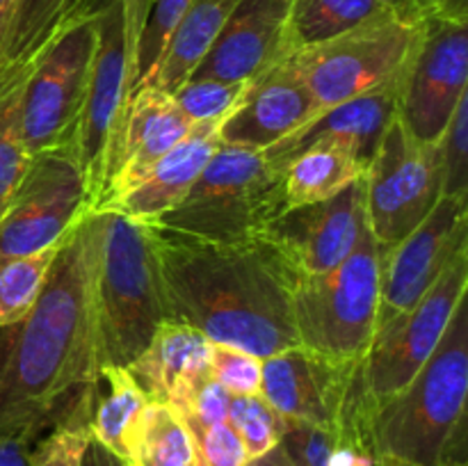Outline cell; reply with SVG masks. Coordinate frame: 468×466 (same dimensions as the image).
<instances>
[{
  "label": "cell",
  "mask_w": 468,
  "mask_h": 466,
  "mask_svg": "<svg viewBox=\"0 0 468 466\" xmlns=\"http://www.w3.org/2000/svg\"><path fill=\"white\" fill-rule=\"evenodd\" d=\"M99 210L59 240L39 300L16 324L0 327V439L35 443L55 425L90 418L99 375L94 279Z\"/></svg>",
  "instance_id": "6da1fadb"
},
{
  "label": "cell",
  "mask_w": 468,
  "mask_h": 466,
  "mask_svg": "<svg viewBox=\"0 0 468 466\" xmlns=\"http://www.w3.org/2000/svg\"><path fill=\"white\" fill-rule=\"evenodd\" d=\"M151 228L169 318L259 359L300 345L297 277L265 240L206 242Z\"/></svg>",
  "instance_id": "7a4b0ae2"
},
{
  "label": "cell",
  "mask_w": 468,
  "mask_h": 466,
  "mask_svg": "<svg viewBox=\"0 0 468 466\" xmlns=\"http://www.w3.org/2000/svg\"><path fill=\"white\" fill-rule=\"evenodd\" d=\"M468 309L452 315L423 368L405 388L366 416L368 446L378 457L441 466L466 461Z\"/></svg>",
  "instance_id": "3957f363"
},
{
  "label": "cell",
  "mask_w": 468,
  "mask_h": 466,
  "mask_svg": "<svg viewBox=\"0 0 468 466\" xmlns=\"http://www.w3.org/2000/svg\"><path fill=\"white\" fill-rule=\"evenodd\" d=\"M94 279L96 352L103 365L128 368L167 315L151 228L117 210H99Z\"/></svg>",
  "instance_id": "277c9868"
},
{
  "label": "cell",
  "mask_w": 468,
  "mask_h": 466,
  "mask_svg": "<svg viewBox=\"0 0 468 466\" xmlns=\"http://www.w3.org/2000/svg\"><path fill=\"white\" fill-rule=\"evenodd\" d=\"M283 210L282 169L263 151L219 144L186 199L151 227L206 242H245Z\"/></svg>",
  "instance_id": "5b68a950"
},
{
  "label": "cell",
  "mask_w": 468,
  "mask_h": 466,
  "mask_svg": "<svg viewBox=\"0 0 468 466\" xmlns=\"http://www.w3.org/2000/svg\"><path fill=\"white\" fill-rule=\"evenodd\" d=\"M384 247L366 228L359 245L332 272L297 279L292 320L302 347L361 364L378 332Z\"/></svg>",
  "instance_id": "8992f818"
},
{
  "label": "cell",
  "mask_w": 468,
  "mask_h": 466,
  "mask_svg": "<svg viewBox=\"0 0 468 466\" xmlns=\"http://www.w3.org/2000/svg\"><path fill=\"white\" fill-rule=\"evenodd\" d=\"M423 37V16L378 18L323 44L288 55L309 87L318 114L329 108L402 90Z\"/></svg>",
  "instance_id": "52a82bcc"
},
{
  "label": "cell",
  "mask_w": 468,
  "mask_h": 466,
  "mask_svg": "<svg viewBox=\"0 0 468 466\" xmlns=\"http://www.w3.org/2000/svg\"><path fill=\"white\" fill-rule=\"evenodd\" d=\"M96 9L69 23L32 62L21 87L18 131L27 154L76 144L96 53Z\"/></svg>",
  "instance_id": "ba28073f"
},
{
  "label": "cell",
  "mask_w": 468,
  "mask_h": 466,
  "mask_svg": "<svg viewBox=\"0 0 468 466\" xmlns=\"http://www.w3.org/2000/svg\"><path fill=\"white\" fill-rule=\"evenodd\" d=\"M468 249L462 251L439 281L388 323L379 324L359 364V387L366 416L414 379L437 350L452 315L466 300Z\"/></svg>",
  "instance_id": "9c48e42d"
},
{
  "label": "cell",
  "mask_w": 468,
  "mask_h": 466,
  "mask_svg": "<svg viewBox=\"0 0 468 466\" xmlns=\"http://www.w3.org/2000/svg\"><path fill=\"white\" fill-rule=\"evenodd\" d=\"M90 210V187L76 144L32 154L0 217V260L55 247Z\"/></svg>",
  "instance_id": "30bf717a"
},
{
  "label": "cell",
  "mask_w": 468,
  "mask_h": 466,
  "mask_svg": "<svg viewBox=\"0 0 468 466\" xmlns=\"http://www.w3.org/2000/svg\"><path fill=\"white\" fill-rule=\"evenodd\" d=\"M441 149L393 119L366 172V222L382 247L414 231L441 199Z\"/></svg>",
  "instance_id": "8fae6325"
},
{
  "label": "cell",
  "mask_w": 468,
  "mask_h": 466,
  "mask_svg": "<svg viewBox=\"0 0 468 466\" xmlns=\"http://www.w3.org/2000/svg\"><path fill=\"white\" fill-rule=\"evenodd\" d=\"M94 9L99 37L76 140L78 160L90 187L91 210H96L103 196L131 96V53L122 0H94Z\"/></svg>",
  "instance_id": "7c38bea8"
},
{
  "label": "cell",
  "mask_w": 468,
  "mask_h": 466,
  "mask_svg": "<svg viewBox=\"0 0 468 466\" xmlns=\"http://www.w3.org/2000/svg\"><path fill=\"white\" fill-rule=\"evenodd\" d=\"M468 94V21L423 16V37L400 91L398 117L420 142L439 144Z\"/></svg>",
  "instance_id": "4fadbf2b"
},
{
  "label": "cell",
  "mask_w": 468,
  "mask_h": 466,
  "mask_svg": "<svg viewBox=\"0 0 468 466\" xmlns=\"http://www.w3.org/2000/svg\"><path fill=\"white\" fill-rule=\"evenodd\" d=\"M366 222V176L318 204L283 210L265 227L268 242L297 279L336 270L359 245Z\"/></svg>",
  "instance_id": "5bb4252c"
},
{
  "label": "cell",
  "mask_w": 468,
  "mask_h": 466,
  "mask_svg": "<svg viewBox=\"0 0 468 466\" xmlns=\"http://www.w3.org/2000/svg\"><path fill=\"white\" fill-rule=\"evenodd\" d=\"M466 249L468 196H441L414 231L384 247L378 327L411 309Z\"/></svg>",
  "instance_id": "9a60e30c"
},
{
  "label": "cell",
  "mask_w": 468,
  "mask_h": 466,
  "mask_svg": "<svg viewBox=\"0 0 468 466\" xmlns=\"http://www.w3.org/2000/svg\"><path fill=\"white\" fill-rule=\"evenodd\" d=\"M359 375V364L295 345L263 359L261 396L283 420L336 432Z\"/></svg>",
  "instance_id": "2e32d148"
},
{
  "label": "cell",
  "mask_w": 468,
  "mask_h": 466,
  "mask_svg": "<svg viewBox=\"0 0 468 466\" xmlns=\"http://www.w3.org/2000/svg\"><path fill=\"white\" fill-rule=\"evenodd\" d=\"M291 5L292 0H238L190 78L247 82L286 59Z\"/></svg>",
  "instance_id": "e0dca14e"
},
{
  "label": "cell",
  "mask_w": 468,
  "mask_h": 466,
  "mask_svg": "<svg viewBox=\"0 0 468 466\" xmlns=\"http://www.w3.org/2000/svg\"><path fill=\"white\" fill-rule=\"evenodd\" d=\"M318 114L314 96L291 59H282L247 82L240 105L219 126V142L265 151Z\"/></svg>",
  "instance_id": "ac0fdd59"
},
{
  "label": "cell",
  "mask_w": 468,
  "mask_h": 466,
  "mask_svg": "<svg viewBox=\"0 0 468 466\" xmlns=\"http://www.w3.org/2000/svg\"><path fill=\"white\" fill-rule=\"evenodd\" d=\"M192 128L169 91L155 85L137 87L128 99L108 181L96 210L135 187Z\"/></svg>",
  "instance_id": "d6986e66"
},
{
  "label": "cell",
  "mask_w": 468,
  "mask_h": 466,
  "mask_svg": "<svg viewBox=\"0 0 468 466\" xmlns=\"http://www.w3.org/2000/svg\"><path fill=\"white\" fill-rule=\"evenodd\" d=\"M400 91L402 90H384L324 110L315 114L306 126L283 137L263 154L274 167L283 172V167L309 146L332 144L352 151L368 167L370 160L378 154L384 132L398 117Z\"/></svg>",
  "instance_id": "ffe728a7"
},
{
  "label": "cell",
  "mask_w": 468,
  "mask_h": 466,
  "mask_svg": "<svg viewBox=\"0 0 468 466\" xmlns=\"http://www.w3.org/2000/svg\"><path fill=\"white\" fill-rule=\"evenodd\" d=\"M219 126L222 122L197 123L135 187L108 201L99 210H117L133 222L146 224V227L158 222L163 215H167L186 199L199 174L222 144Z\"/></svg>",
  "instance_id": "44dd1931"
},
{
  "label": "cell",
  "mask_w": 468,
  "mask_h": 466,
  "mask_svg": "<svg viewBox=\"0 0 468 466\" xmlns=\"http://www.w3.org/2000/svg\"><path fill=\"white\" fill-rule=\"evenodd\" d=\"M210 343L199 329L176 318H165L149 345L126 370L151 402L169 405L186 384L208 373Z\"/></svg>",
  "instance_id": "7402d4cb"
},
{
  "label": "cell",
  "mask_w": 468,
  "mask_h": 466,
  "mask_svg": "<svg viewBox=\"0 0 468 466\" xmlns=\"http://www.w3.org/2000/svg\"><path fill=\"white\" fill-rule=\"evenodd\" d=\"M236 3L238 0H192L169 35L154 71L140 85H155L174 94L206 58Z\"/></svg>",
  "instance_id": "603a6c76"
},
{
  "label": "cell",
  "mask_w": 468,
  "mask_h": 466,
  "mask_svg": "<svg viewBox=\"0 0 468 466\" xmlns=\"http://www.w3.org/2000/svg\"><path fill=\"white\" fill-rule=\"evenodd\" d=\"M368 167L343 146L315 144L283 167L286 210L318 204L361 181Z\"/></svg>",
  "instance_id": "cb8c5ba5"
},
{
  "label": "cell",
  "mask_w": 468,
  "mask_h": 466,
  "mask_svg": "<svg viewBox=\"0 0 468 466\" xmlns=\"http://www.w3.org/2000/svg\"><path fill=\"white\" fill-rule=\"evenodd\" d=\"M149 396L122 365H103L91 391L90 434L117 457H126L128 439Z\"/></svg>",
  "instance_id": "d4e9b609"
},
{
  "label": "cell",
  "mask_w": 468,
  "mask_h": 466,
  "mask_svg": "<svg viewBox=\"0 0 468 466\" xmlns=\"http://www.w3.org/2000/svg\"><path fill=\"white\" fill-rule=\"evenodd\" d=\"M91 0H18L0 73L23 71L76 21Z\"/></svg>",
  "instance_id": "484cf974"
},
{
  "label": "cell",
  "mask_w": 468,
  "mask_h": 466,
  "mask_svg": "<svg viewBox=\"0 0 468 466\" xmlns=\"http://www.w3.org/2000/svg\"><path fill=\"white\" fill-rule=\"evenodd\" d=\"M393 14L398 12L384 0H292L288 48L295 53Z\"/></svg>",
  "instance_id": "4316f807"
},
{
  "label": "cell",
  "mask_w": 468,
  "mask_h": 466,
  "mask_svg": "<svg viewBox=\"0 0 468 466\" xmlns=\"http://www.w3.org/2000/svg\"><path fill=\"white\" fill-rule=\"evenodd\" d=\"M195 460V441L178 411L165 402H149L133 428L123 461L128 466H190Z\"/></svg>",
  "instance_id": "83f0119b"
},
{
  "label": "cell",
  "mask_w": 468,
  "mask_h": 466,
  "mask_svg": "<svg viewBox=\"0 0 468 466\" xmlns=\"http://www.w3.org/2000/svg\"><path fill=\"white\" fill-rule=\"evenodd\" d=\"M59 242L35 254L0 260V327L16 324L39 300Z\"/></svg>",
  "instance_id": "f1b7e54d"
},
{
  "label": "cell",
  "mask_w": 468,
  "mask_h": 466,
  "mask_svg": "<svg viewBox=\"0 0 468 466\" xmlns=\"http://www.w3.org/2000/svg\"><path fill=\"white\" fill-rule=\"evenodd\" d=\"M27 69L0 73V217L26 174L30 154L18 131V103Z\"/></svg>",
  "instance_id": "f546056e"
},
{
  "label": "cell",
  "mask_w": 468,
  "mask_h": 466,
  "mask_svg": "<svg viewBox=\"0 0 468 466\" xmlns=\"http://www.w3.org/2000/svg\"><path fill=\"white\" fill-rule=\"evenodd\" d=\"M227 420L240 437L250 461L274 450L282 443L283 428H286V420L265 402L261 393L231 396Z\"/></svg>",
  "instance_id": "4dcf8cb0"
},
{
  "label": "cell",
  "mask_w": 468,
  "mask_h": 466,
  "mask_svg": "<svg viewBox=\"0 0 468 466\" xmlns=\"http://www.w3.org/2000/svg\"><path fill=\"white\" fill-rule=\"evenodd\" d=\"M247 82L190 78L174 91L172 99L192 126L206 122H224L240 105L247 91Z\"/></svg>",
  "instance_id": "1f68e13d"
},
{
  "label": "cell",
  "mask_w": 468,
  "mask_h": 466,
  "mask_svg": "<svg viewBox=\"0 0 468 466\" xmlns=\"http://www.w3.org/2000/svg\"><path fill=\"white\" fill-rule=\"evenodd\" d=\"M192 0H146V14L144 23H142L140 39H137L135 59H133V73H131V91L135 90L140 82L149 78L154 71L155 62H158L160 53H163L165 44H167L169 35L181 21L186 9L190 7ZM131 99V96H128Z\"/></svg>",
  "instance_id": "d6a6232c"
},
{
  "label": "cell",
  "mask_w": 468,
  "mask_h": 466,
  "mask_svg": "<svg viewBox=\"0 0 468 466\" xmlns=\"http://www.w3.org/2000/svg\"><path fill=\"white\" fill-rule=\"evenodd\" d=\"M90 441V418H69L32 443L27 466H82Z\"/></svg>",
  "instance_id": "836d02e7"
},
{
  "label": "cell",
  "mask_w": 468,
  "mask_h": 466,
  "mask_svg": "<svg viewBox=\"0 0 468 466\" xmlns=\"http://www.w3.org/2000/svg\"><path fill=\"white\" fill-rule=\"evenodd\" d=\"M229 405H231V393L215 382L210 370L186 384L169 402V407L178 411L187 428L227 423Z\"/></svg>",
  "instance_id": "e575fe53"
},
{
  "label": "cell",
  "mask_w": 468,
  "mask_h": 466,
  "mask_svg": "<svg viewBox=\"0 0 468 466\" xmlns=\"http://www.w3.org/2000/svg\"><path fill=\"white\" fill-rule=\"evenodd\" d=\"M441 149V195L468 196V94L460 101L446 132L439 140Z\"/></svg>",
  "instance_id": "d590c367"
},
{
  "label": "cell",
  "mask_w": 468,
  "mask_h": 466,
  "mask_svg": "<svg viewBox=\"0 0 468 466\" xmlns=\"http://www.w3.org/2000/svg\"><path fill=\"white\" fill-rule=\"evenodd\" d=\"M261 368L263 359L233 345L210 343L208 370L219 387L231 396H256L261 393Z\"/></svg>",
  "instance_id": "8d00e7d4"
},
{
  "label": "cell",
  "mask_w": 468,
  "mask_h": 466,
  "mask_svg": "<svg viewBox=\"0 0 468 466\" xmlns=\"http://www.w3.org/2000/svg\"><path fill=\"white\" fill-rule=\"evenodd\" d=\"M195 441L197 460L201 466H247L245 446L236 429L227 423L206 425V428H187Z\"/></svg>",
  "instance_id": "74e56055"
},
{
  "label": "cell",
  "mask_w": 468,
  "mask_h": 466,
  "mask_svg": "<svg viewBox=\"0 0 468 466\" xmlns=\"http://www.w3.org/2000/svg\"><path fill=\"white\" fill-rule=\"evenodd\" d=\"M324 466H375V455L368 443L361 439L334 437V446Z\"/></svg>",
  "instance_id": "f35d334b"
},
{
  "label": "cell",
  "mask_w": 468,
  "mask_h": 466,
  "mask_svg": "<svg viewBox=\"0 0 468 466\" xmlns=\"http://www.w3.org/2000/svg\"><path fill=\"white\" fill-rule=\"evenodd\" d=\"M122 7H123V21H126V41H128V53H131V73H133V59H135L137 39H140L142 23H144L146 0H122Z\"/></svg>",
  "instance_id": "ab89813d"
},
{
  "label": "cell",
  "mask_w": 468,
  "mask_h": 466,
  "mask_svg": "<svg viewBox=\"0 0 468 466\" xmlns=\"http://www.w3.org/2000/svg\"><path fill=\"white\" fill-rule=\"evenodd\" d=\"M416 9L420 16L468 21V0H416Z\"/></svg>",
  "instance_id": "60d3db41"
},
{
  "label": "cell",
  "mask_w": 468,
  "mask_h": 466,
  "mask_svg": "<svg viewBox=\"0 0 468 466\" xmlns=\"http://www.w3.org/2000/svg\"><path fill=\"white\" fill-rule=\"evenodd\" d=\"M30 443L18 439H0V466H27Z\"/></svg>",
  "instance_id": "b9f144b4"
},
{
  "label": "cell",
  "mask_w": 468,
  "mask_h": 466,
  "mask_svg": "<svg viewBox=\"0 0 468 466\" xmlns=\"http://www.w3.org/2000/svg\"><path fill=\"white\" fill-rule=\"evenodd\" d=\"M82 466H128V464L122 460V457H117L114 452H110L108 448L101 446L99 441L91 439L90 446H87Z\"/></svg>",
  "instance_id": "7bdbcfd3"
},
{
  "label": "cell",
  "mask_w": 468,
  "mask_h": 466,
  "mask_svg": "<svg viewBox=\"0 0 468 466\" xmlns=\"http://www.w3.org/2000/svg\"><path fill=\"white\" fill-rule=\"evenodd\" d=\"M18 0H0V62H3L5 46H7L9 27H12L14 12H16Z\"/></svg>",
  "instance_id": "ee69618b"
},
{
  "label": "cell",
  "mask_w": 468,
  "mask_h": 466,
  "mask_svg": "<svg viewBox=\"0 0 468 466\" xmlns=\"http://www.w3.org/2000/svg\"><path fill=\"white\" fill-rule=\"evenodd\" d=\"M247 466H292V461L288 460L286 450L282 448V443H279L274 450H270L268 455L259 457V460H251L247 461Z\"/></svg>",
  "instance_id": "f6af8a7d"
},
{
  "label": "cell",
  "mask_w": 468,
  "mask_h": 466,
  "mask_svg": "<svg viewBox=\"0 0 468 466\" xmlns=\"http://www.w3.org/2000/svg\"><path fill=\"white\" fill-rule=\"evenodd\" d=\"M388 7L396 9L402 16H420L419 9H416V0H384Z\"/></svg>",
  "instance_id": "bcb514c9"
},
{
  "label": "cell",
  "mask_w": 468,
  "mask_h": 466,
  "mask_svg": "<svg viewBox=\"0 0 468 466\" xmlns=\"http://www.w3.org/2000/svg\"><path fill=\"white\" fill-rule=\"evenodd\" d=\"M375 466H425V464H411V461L393 460V457H378V460H375ZM441 466H468V461H451V464H441Z\"/></svg>",
  "instance_id": "7dc6e473"
},
{
  "label": "cell",
  "mask_w": 468,
  "mask_h": 466,
  "mask_svg": "<svg viewBox=\"0 0 468 466\" xmlns=\"http://www.w3.org/2000/svg\"><path fill=\"white\" fill-rule=\"evenodd\" d=\"M190 466H201V464H199V460H195V461H192Z\"/></svg>",
  "instance_id": "c3c4849f"
}]
</instances>
